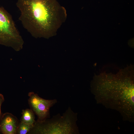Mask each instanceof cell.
Returning <instances> with one entry per match:
<instances>
[{
  "mask_svg": "<svg viewBox=\"0 0 134 134\" xmlns=\"http://www.w3.org/2000/svg\"><path fill=\"white\" fill-rule=\"evenodd\" d=\"M19 20L23 27L35 37L55 34L66 19V10L57 0H17Z\"/></svg>",
  "mask_w": 134,
  "mask_h": 134,
  "instance_id": "1",
  "label": "cell"
},
{
  "mask_svg": "<svg viewBox=\"0 0 134 134\" xmlns=\"http://www.w3.org/2000/svg\"><path fill=\"white\" fill-rule=\"evenodd\" d=\"M120 73L121 75L99 78L93 92L98 102L117 110L125 120H130L134 115L133 78Z\"/></svg>",
  "mask_w": 134,
  "mask_h": 134,
  "instance_id": "2",
  "label": "cell"
},
{
  "mask_svg": "<svg viewBox=\"0 0 134 134\" xmlns=\"http://www.w3.org/2000/svg\"><path fill=\"white\" fill-rule=\"evenodd\" d=\"M77 113L69 107L62 115L60 114L51 119L37 120L28 134H79L76 122Z\"/></svg>",
  "mask_w": 134,
  "mask_h": 134,
  "instance_id": "3",
  "label": "cell"
},
{
  "mask_svg": "<svg viewBox=\"0 0 134 134\" xmlns=\"http://www.w3.org/2000/svg\"><path fill=\"white\" fill-rule=\"evenodd\" d=\"M22 41L11 15L0 7V43L15 47Z\"/></svg>",
  "mask_w": 134,
  "mask_h": 134,
  "instance_id": "4",
  "label": "cell"
},
{
  "mask_svg": "<svg viewBox=\"0 0 134 134\" xmlns=\"http://www.w3.org/2000/svg\"><path fill=\"white\" fill-rule=\"evenodd\" d=\"M29 104L31 109L37 116V120H43L49 117L50 108L57 102L56 99L47 100L43 99L33 92L28 94Z\"/></svg>",
  "mask_w": 134,
  "mask_h": 134,
  "instance_id": "5",
  "label": "cell"
},
{
  "mask_svg": "<svg viewBox=\"0 0 134 134\" xmlns=\"http://www.w3.org/2000/svg\"><path fill=\"white\" fill-rule=\"evenodd\" d=\"M18 124L15 116L10 113H5L0 118V132L4 134H16Z\"/></svg>",
  "mask_w": 134,
  "mask_h": 134,
  "instance_id": "6",
  "label": "cell"
},
{
  "mask_svg": "<svg viewBox=\"0 0 134 134\" xmlns=\"http://www.w3.org/2000/svg\"><path fill=\"white\" fill-rule=\"evenodd\" d=\"M35 118L33 111L31 109H27L22 110L21 122L26 124L33 125L35 121Z\"/></svg>",
  "mask_w": 134,
  "mask_h": 134,
  "instance_id": "7",
  "label": "cell"
},
{
  "mask_svg": "<svg viewBox=\"0 0 134 134\" xmlns=\"http://www.w3.org/2000/svg\"><path fill=\"white\" fill-rule=\"evenodd\" d=\"M34 125H30L22 122L19 123L17 130L16 134H26L28 133L32 129Z\"/></svg>",
  "mask_w": 134,
  "mask_h": 134,
  "instance_id": "8",
  "label": "cell"
},
{
  "mask_svg": "<svg viewBox=\"0 0 134 134\" xmlns=\"http://www.w3.org/2000/svg\"><path fill=\"white\" fill-rule=\"evenodd\" d=\"M4 99L3 95L0 94V118L1 117V107L2 103L4 102Z\"/></svg>",
  "mask_w": 134,
  "mask_h": 134,
  "instance_id": "9",
  "label": "cell"
}]
</instances>
